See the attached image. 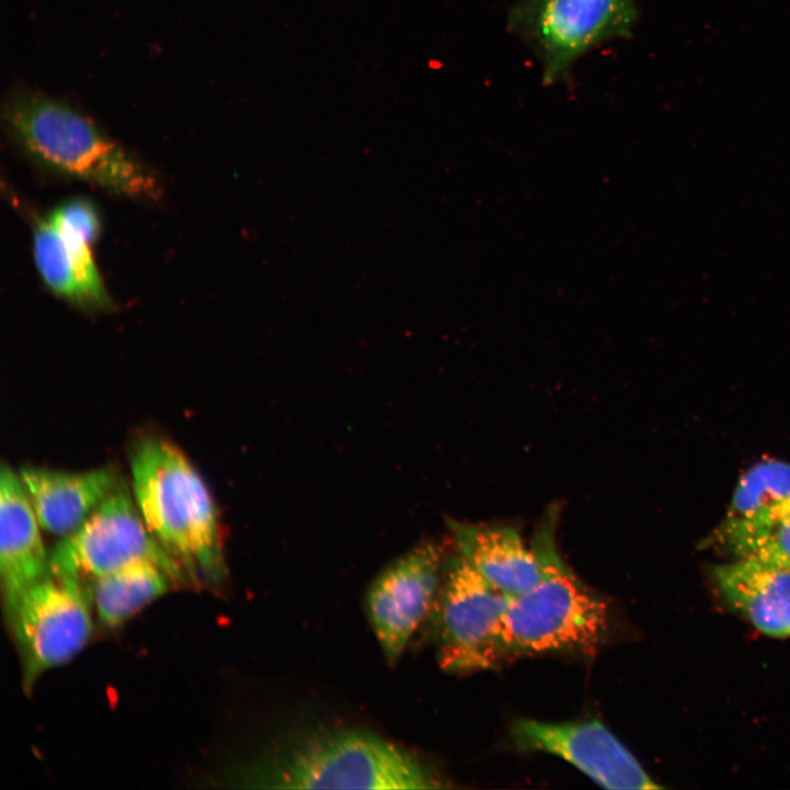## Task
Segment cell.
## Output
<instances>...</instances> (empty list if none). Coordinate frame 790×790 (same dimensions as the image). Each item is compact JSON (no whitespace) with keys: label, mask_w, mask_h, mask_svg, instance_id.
Listing matches in <instances>:
<instances>
[{"label":"cell","mask_w":790,"mask_h":790,"mask_svg":"<svg viewBox=\"0 0 790 790\" xmlns=\"http://www.w3.org/2000/svg\"><path fill=\"white\" fill-rule=\"evenodd\" d=\"M101 223L93 203L72 198L33 227V255L45 285L58 297L88 312L113 306L92 257Z\"/></svg>","instance_id":"9c48e42d"},{"label":"cell","mask_w":790,"mask_h":790,"mask_svg":"<svg viewBox=\"0 0 790 790\" xmlns=\"http://www.w3.org/2000/svg\"><path fill=\"white\" fill-rule=\"evenodd\" d=\"M743 558L790 568V508L761 534Z\"/></svg>","instance_id":"ac0fdd59"},{"label":"cell","mask_w":790,"mask_h":790,"mask_svg":"<svg viewBox=\"0 0 790 790\" xmlns=\"http://www.w3.org/2000/svg\"><path fill=\"white\" fill-rule=\"evenodd\" d=\"M440 548L418 544L388 564L370 584L365 609L388 663H396L413 635L427 623L442 580Z\"/></svg>","instance_id":"30bf717a"},{"label":"cell","mask_w":790,"mask_h":790,"mask_svg":"<svg viewBox=\"0 0 790 790\" xmlns=\"http://www.w3.org/2000/svg\"><path fill=\"white\" fill-rule=\"evenodd\" d=\"M237 777L247 787L439 789L454 787L430 764L363 730H314L275 744Z\"/></svg>","instance_id":"6da1fadb"},{"label":"cell","mask_w":790,"mask_h":790,"mask_svg":"<svg viewBox=\"0 0 790 790\" xmlns=\"http://www.w3.org/2000/svg\"><path fill=\"white\" fill-rule=\"evenodd\" d=\"M722 597L760 632L790 637V568L734 558L713 569Z\"/></svg>","instance_id":"2e32d148"},{"label":"cell","mask_w":790,"mask_h":790,"mask_svg":"<svg viewBox=\"0 0 790 790\" xmlns=\"http://www.w3.org/2000/svg\"><path fill=\"white\" fill-rule=\"evenodd\" d=\"M790 508V463L763 461L738 479L711 543L743 558L761 534Z\"/></svg>","instance_id":"4fadbf2b"},{"label":"cell","mask_w":790,"mask_h":790,"mask_svg":"<svg viewBox=\"0 0 790 790\" xmlns=\"http://www.w3.org/2000/svg\"><path fill=\"white\" fill-rule=\"evenodd\" d=\"M88 588L83 582L47 572L19 600L8 622L22 655L25 688L86 646L93 625Z\"/></svg>","instance_id":"ba28073f"},{"label":"cell","mask_w":790,"mask_h":790,"mask_svg":"<svg viewBox=\"0 0 790 790\" xmlns=\"http://www.w3.org/2000/svg\"><path fill=\"white\" fill-rule=\"evenodd\" d=\"M132 494L160 545L191 576L218 582L226 573L218 514L187 455L157 436L138 439L131 453Z\"/></svg>","instance_id":"277c9868"},{"label":"cell","mask_w":790,"mask_h":790,"mask_svg":"<svg viewBox=\"0 0 790 790\" xmlns=\"http://www.w3.org/2000/svg\"><path fill=\"white\" fill-rule=\"evenodd\" d=\"M137 562L159 565L174 582L187 574L151 534L121 481L77 530L60 538L49 553L48 573L88 584Z\"/></svg>","instance_id":"52a82bcc"},{"label":"cell","mask_w":790,"mask_h":790,"mask_svg":"<svg viewBox=\"0 0 790 790\" xmlns=\"http://www.w3.org/2000/svg\"><path fill=\"white\" fill-rule=\"evenodd\" d=\"M561 508L544 511L530 545L540 577L526 592L510 598L503 619L507 658L540 654L595 656L611 628L608 601L589 588L560 553L556 530Z\"/></svg>","instance_id":"7a4b0ae2"},{"label":"cell","mask_w":790,"mask_h":790,"mask_svg":"<svg viewBox=\"0 0 790 790\" xmlns=\"http://www.w3.org/2000/svg\"><path fill=\"white\" fill-rule=\"evenodd\" d=\"M519 752H542L562 758L607 789L661 788L634 755L599 720L543 722L517 719L509 729Z\"/></svg>","instance_id":"8fae6325"},{"label":"cell","mask_w":790,"mask_h":790,"mask_svg":"<svg viewBox=\"0 0 790 790\" xmlns=\"http://www.w3.org/2000/svg\"><path fill=\"white\" fill-rule=\"evenodd\" d=\"M507 26L535 55L545 84L563 79L586 53L630 37L635 0H516Z\"/></svg>","instance_id":"8992f818"},{"label":"cell","mask_w":790,"mask_h":790,"mask_svg":"<svg viewBox=\"0 0 790 790\" xmlns=\"http://www.w3.org/2000/svg\"><path fill=\"white\" fill-rule=\"evenodd\" d=\"M456 554L484 580L509 598L532 588L540 577L537 557L516 527L448 520Z\"/></svg>","instance_id":"9a60e30c"},{"label":"cell","mask_w":790,"mask_h":790,"mask_svg":"<svg viewBox=\"0 0 790 790\" xmlns=\"http://www.w3.org/2000/svg\"><path fill=\"white\" fill-rule=\"evenodd\" d=\"M16 146L40 167L131 199L156 201L157 178L89 116L44 92L19 89L3 105Z\"/></svg>","instance_id":"3957f363"},{"label":"cell","mask_w":790,"mask_h":790,"mask_svg":"<svg viewBox=\"0 0 790 790\" xmlns=\"http://www.w3.org/2000/svg\"><path fill=\"white\" fill-rule=\"evenodd\" d=\"M41 524L19 473L0 471V575L3 608L9 620L23 594L48 572Z\"/></svg>","instance_id":"7c38bea8"},{"label":"cell","mask_w":790,"mask_h":790,"mask_svg":"<svg viewBox=\"0 0 790 790\" xmlns=\"http://www.w3.org/2000/svg\"><path fill=\"white\" fill-rule=\"evenodd\" d=\"M509 600L460 555L445 557L427 621L440 667L460 674L498 667L508 661L501 628Z\"/></svg>","instance_id":"5b68a950"},{"label":"cell","mask_w":790,"mask_h":790,"mask_svg":"<svg viewBox=\"0 0 790 790\" xmlns=\"http://www.w3.org/2000/svg\"><path fill=\"white\" fill-rule=\"evenodd\" d=\"M19 475L42 529L60 538L77 530L121 482L111 467L65 472L26 466Z\"/></svg>","instance_id":"5bb4252c"},{"label":"cell","mask_w":790,"mask_h":790,"mask_svg":"<svg viewBox=\"0 0 790 790\" xmlns=\"http://www.w3.org/2000/svg\"><path fill=\"white\" fill-rule=\"evenodd\" d=\"M172 582L155 563H133L91 582L92 605L102 624L116 628L163 595Z\"/></svg>","instance_id":"e0dca14e"}]
</instances>
